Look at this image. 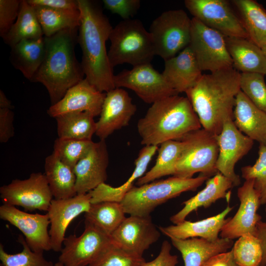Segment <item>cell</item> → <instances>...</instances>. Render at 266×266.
<instances>
[{"label":"cell","mask_w":266,"mask_h":266,"mask_svg":"<svg viewBox=\"0 0 266 266\" xmlns=\"http://www.w3.org/2000/svg\"><path fill=\"white\" fill-rule=\"evenodd\" d=\"M164 61L162 73L178 94L185 93L194 86L203 74L189 46L174 57Z\"/></svg>","instance_id":"22"},{"label":"cell","mask_w":266,"mask_h":266,"mask_svg":"<svg viewBox=\"0 0 266 266\" xmlns=\"http://www.w3.org/2000/svg\"><path fill=\"white\" fill-rule=\"evenodd\" d=\"M21 0H0V35L8 33L19 14Z\"/></svg>","instance_id":"43"},{"label":"cell","mask_w":266,"mask_h":266,"mask_svg":"<svg viewBox=\"0 0 266 266\" xmlns=\"http://www.w3.org/2000/svg\"><path fill=\"white\" fill-rule=\"evenodd\" d=\"M192 19L183 9L166 11L155 18L149 31L155 55L164 60L172 58L189 46Z\"/></svg>","instance_id":"8"},{"label":"cell","mask_w":266,"mask_h":266,"mask_svg":"<svg viewBox=\"0 0 266 266\" xmlns=\"http://www.w3.org/2000/svg\"><path fill=\"white\" fill-rule=\"evenodd\" d=\"M54 266H64V265L59 261L54 264Z\"/></svg>","instance_id":"52"},{"label":"cell","mask_w":266,"mask_h":266,"mask_svg":"<svg viewBox=\"0 0 266 266\" xmlns=\"http://www.w3.org/2000/svg\"><path fill=\"white\" fill-rule=\"evenodd\" d=\"M240 77V73L233 67L203 74L185 92L203 129L218 135L224 121L233 120Z\"/></svg>","instance_id":"2"},{"label":"cell","mask_w":266,"mask_h":266,"mask_svg":"<svg viewBox=\"0 0 266 266\" xmlns=\"http://www.w3.org/2000/svg\"><path fill=\"white\" fill-rule=\"evenodd\" d=\"M94 142L71 138H57L53 153L63 162L74 168L89 152Z\"/></svg>","instance_id":"38"},{"label":"cell","mask_w":266,"mask_h":266,"mask_svg":"<svg viewBox=\"0 0 266 266\" xmlns=\"http://www.w3.org/2000/svg\"><path fill=\"white\" fill-rule=\"evenodd\" d=\"M44 174L54 199H66L77 195L73 169L53 153L45 159Z\"/></svg>","instance_id":"29"},{"label":"cell","mask_w":266,"mask_h":266,"mask_svg":"<svg viewBox=\"0 0 266 266\" xmlns=\"http://www.w3.org/2000/svg\"><path fill=\"white\" fill-rule=\"evenodd\" d=\"M158 146H144L134 162L135 167L129 178L122 185L114 187L103 183L89 193L91 203L104 201L120 202L126 194L134 186V183L145 173L148 166L155 154Z\"/></svg>","instance_id":"27"},{"label":"cell","mask_w":266,"mask_h":266,"mask_svg":"<svg viewBox=\"0 0 266 266\" xmlns=\"http://www.w3.org/2000/svg\"><path fill=\"white\" fill-rule=\"evenodd\" d=\"M115 88L133 91L144 102L152 104L167 97L178 94L169 85L162 73L151 65H141L131 69H124L114 75Z\"/></svg>","instance_id":"12"},{"label":"cell","mask_w":266,"mask_h":266,"mask_svg":"<svg viewBox=\"0 0 266 266\" xmlns=\"http://www.w3.org/2000/svg\"><path fill=\"white\" fill-rule=\"evenodd\" d=\"M78 29H66L45 37L43 61L31 81L46 88L51 105L60 101L67 90L84 79L81 63L75 56L74 47Z\"/></svg>","instance_id":"3"},{"label":"cell","mask_w":266,"mask_h":266,"mask_svg":"<svg viewBox=\"0 0 266 266\" xmlns=\"http://www.w3.org/2000/svg\"><path fill=\"white\" fill-rule=\"evenodd\" d=\"M219 155L216 169L230 179L234 186L241 183L240 178L234 171L237 162L252 149L254 140L244 134L235 126L233 120H226L220 133L217 135Z\"/></svg>","instance_id":"14"},{"label":"cell","mask_w":266,"mask_h":266,"mask_svg":"<svg viewBox=\"0 0 266 266\" xmlns=\"http://www.w3.org/2000/svg\"><path fill=\"white\" fill-rule=\"evenodd\" d=\"M234 187L232 181L218 172L206 181L205 187L195 196L182 202L183 208L171 216L170 221L177 225L185 220L186 217L199 207H209L221 199H225L228 202L231 198L230 189Z\"/></svg>","instance_id":"24"},{"label":"cell","mask_w":266,"mask_h":266,"mask_svg":"<svg viewBox=\"0 0 266 266\" xmlns=\"http://www.w3.org/2000/svg\"><path fill=\"white\" fill-rule=\"evenodd\" d=\"M0 218L23 233L26 243L33 251L43 252L52 250L48 231L50 223L47 213H28L16 206L3 204L0 206Z\"/></svg>","instance_id":"16"},{"label":"cell","mask_w":266,"mask_h":266,"mask_svg":"<svg viewBox=\"0 0 266 266\" xmlns=\"http://www.w3.org/2000/svg\"><path fill=\"white\" fill-rule=\"evenodd\" d=\"M43 35L34 7L22 0L15 22L2 38L4 42L11 47L22 40L37 39Z\"/></svg>","instance_id":"33"},{"label":"cell","mask_w":266,"mask_h":266,"mask_svg":"<svg viewBox=\"0 0 266 266\" xmlns=\"http://www.w3.org/2000/svg\"><path fill=\"white\" fill-rule=\"evenodd\" d=\"M261 49L266 59V45L263 46Z\"/></svg>","instance_id":"51"},{"label":"cell","mask_w":266,"mask_h":266,"mask_svg":"<svg viewBox=\"0 0 266 266\" xmlns=\"http://www.w3.org/2000/svg\"><path fill=\"white\" fill-rule=\"evenodd\" d=\"M265 212H266V204H265Z\"/></svg>","instance_id":"53"},{"label":"cell","mask_w":266,"mask_h":266,"mask_svg":"<svg viewBox=\"0 0 266 266\" xmlns=\"http://www.w3.org/2000/svg\"><path fill=\"white\" fill-rule=\"evenodd\" d=\"M234 261L239 266H259L262 260L261 242L256 236L246 234L238 238L232 247Z\"/></svg>","instance_id":"37"},{"label":"cell","mask_w":266,"mask_h":266,"mask_svg":"<svg viewBox=\"0 0 266 266\" xmlns=\"http://www.w3.org/2000/svg\"><path fill=\"white\" fill-rule=\"evenodd\" d=\"M209 177L200 174L197 177L183 178L173 176L133 186L120 202L125 214L149 216L158 206L187 191H196Z\"/></svg>","instance_id":"5"},{"label":"cell","mask_w":266,"mask_h":266,"mask_svg":"<svg viewBox=\"0 0 266 266\" xmlns=\"http://www.w3.org/2000/svg\"><path fill=\"white\" fill-rule=\"evenodd\" d=\"M170 238L172 244L181 254L184 266H201L210 258L227 252L233 245V240L221 237L213 241L198 237Z\"/></svg>","instance_id":"26"},{"label":"cell","mask_w":266,"mask_h":266,"mask_svg":"<svg viewBox=\"0 0 266 266\" xmlns=\"http://www.w3.org/2000/svg\"><path fill=\"white\" fill-rule=\"evenodd\" d=\"M14 113L10 109L0 108V142H7L14 134Z\"/></svg>","instance_id":"46"},{"label":"cell","mask_w":266,"mask_h":266,"mask_svg":"<svg viewBox=\"0 0 266 266\" xmlns=\"http://www.w3.org/2000/svg\"><path fill=\"white\" fill-rule=\"evenodd\" d=\"M161 232L153 223L150 216L130 215L126 217L111 235L117 247L138 256L158 241Z\"/></svg>","instance_id":"17"},{"label":"cell","mask_w":266,"mask_h":266,"mask_svg":"<svg viewBox=\"0 0 266 266\" xmlns=\"http://www.w3.org/2000/svg\"><path fill=\"white\" fill-rule=\"evenodd\" d=\"M201 266H239L234 261L232 249L210 258Z\"/></svg>","instance_id":"48"},{"label":"cell","mask_w":266,"mask_h":266,"mask_svg":"<svg viewBox=\"0 0 266 266\" xmlns=\"http://www.w3.org/2000/svg\"><path fill=\"white\" fill-rule=\"evenodd\" d=\"M108 56L111 66L150 64L155 50L150 33L138 19L123 20L113 28Z\"/></svg>","instance_id":"6"},{"label":"cell","mask_w":266,"mask_h":266,"mask_svg":"<svg viewBox=\"0 0 266 266\" xmlns=\"http://www.w3.org/2000/svg\"><path fill=\"white\" fill-rule=\"evenodd\" d=\"M182 149L173 176L192 178L197 172L210 177L216 174L219 155L217 135L202 128L191 132L181 139Z\"/></svg>","instance_id":"7"},{"label":"cell","mask_w":266,"mask_h":266,"mask_svg":"<svg viewBox=\"0 0 266 266\" xmlns=\"http://www.w3.org/2000/svg\"><path fill=\"white\" fill-rule=\"evenodd\" d=\"M239 207L233 217L223 226L221 238L233 240L246 234L256 236V227L262 217L257 213L261 205L259 196L254 188L252 179L246 180L237 191Z\"/></svg>","instance_id":"15"},{"label":"cell","mask_w":266,"mask_h":266,"mask_svg":"<svg viewBox=\"0 0 266 266\" xmlns=\"http://www.w3.org/2000/svg\"><path fill=\"white\" fill-rule=\"evenodd\" d=\"M233 208V207L228 205L222 212L215 216L196 222L185 220L177 225L160 227L159 230L169 238L186 239L200 237L209 241H215L219 238V233L230 219V217L226 219V216Z\"/></svg>","instance_id":"23"},{"label":"cell","mask_w":266,"mask_h":266,"mask_svg":"<svg viewBox=\"0 0 266 266\" xmlns=\"http://www.w3.org/2000/svg\"><path fill=\"white\" fill-rule=\"evenodd\" d=\"M18 241L22 244L23 250L14 254L7 253L0 243V260L3 266H54L52 262L44 258L43 252L33 251L22 235H19Z\"/></svg>","instance_id":"39"},{"label":"cell","mask_w":266,"mask_h":266,"mask_svg":"<svg viewBox=\"0 0 266 266\" xmlns=\"http://www.w3.org/2000/svg\"><path fill=\"white\" fill-rule=\"evenodd\" d=\"M11 48L10 59L12 64L31 81L44 59V36L22 40Z\"/></svg>","instance_id":"30"},{"label":"cell","mask_w":266,"mask_h":266,"mask_svg":"<svg viewBox=\"0 0 266 266\" xmlns=\"http://www.w3.org/2000/svg\"><path fill=\"white\" fill-rule=\"evenodd\" d=\"M232 2L248 37L262 48L266 45V10L254 0H233Z\"/></svg>","instance_id":"31"},{"label":"cell","mask_w":266,"mask_h":266,"mask_svg":"<svg viewBox=\"0 0 266 266\" xmlns=\"http://www.w3.org/2000/svg\"><path fill=\"white\" fill-rule=\"evenodd\" d=\"M137 108L128 93L122 88H115L106 93L96 122V135L105 140L115 131L128 126Z\"/></svg>","instance_id":"18"},{"label":"cell","mask_w":266,"mask_h":266,"mask_svg":"<svg viewBox=\"0 0 266 266\" xmlns=\"http://www.w3.org/2000/svg\"><path fill=\"white\" fill-rule=\"evenodd\" d=\"M13 106L11 102L9 100L4 92L0 90V108L2 109H12Z\"/></svg>","instance_id":"50"},{"label":"cell","mask_w":266,"mask_h":266,"mask_svg":"<svg viewBox=\"0 0 266 266\" xmlns=\"http://www.w3.org/2000/svg\"><path fill=\"white\" fill-rule=\"evenodd\" d=\"M259 157L252 166L241 168V176L245 180L252 179L254 188L258 193L261 205L266 204V145L260 144Z\"/></svg>","instance_id":"41"},{"label":"cell","mask_w":266,"mask_h":266,"mask_svg":"<svg viewBox=\"0 0 266 266\" xmlns=\"http://www.w3.org/2000/svg\"><path fill=\"white\" fill-rule=\"evenodd\" d=\"M77 1L80 13L77 41L82 52L81 64L85 78L97 90L106 93L115 88L113 68L106 48L113 28L95 2Z\"/></svg>","instance_id":"1"},{"label":"cell","mask_w":266,"mask_h":266,"mask_svg":"<svg viewBox=\"0 0 266 266\" xmlns=\"http://www.w3.org/2000/svg\"><path fill=\"white\" fill-rule=\"evenodd\" d=\"M0 266H3L1 264H0Z\"/></svg>","instance_id":"54"},{"label":"cell","mask_w":266,"mask_h":266,"mask_svg":"<svg viewBox=\"0 0 266 266\" xmlns=\"http://www.w3.org/2000/svg\"><path fill=\"white\" fill-rule=\"evenodd\" d=\"M189 46L202 71L212 72L233 67L225 36L193 17Z\"/></svg>","instance_id":"9"},{"label":"cell","mask_w":266,"mask_h":266,"mask_svg":"<svg viewBox=\"0 0 266 266\" xmlns=\"http://www.w3.org/2000/svg\"><path fill=\"white\" fill-rule=\"evenodd\" d=\"M106 93L101 92L85 78L69 88L64 97L51 105L47 114L51 117L72 112H88L94 117L100 115Z\"/></svg>","instance_id":"20"},{"label":"cell","mask_w":266,"mask_h":266,"mask_svg":"<svg viewBox=\"0 0 266 266\" xmlns=\"http://www.w3.org/2000/svg\"><path fill=\"white\" fill-rule=\"evenodd\" d=\"M84 217L85 224L110 236L126 218L121 203L112 201L91 203Z\"/></svg>","instance_id":"32"},{"label":"cell","mask_w":266,"mask_h":266,"mask_svg":"<svg viewBox=\"0 0 266 266\" xmlns=\"http://www.w3.org/2000/svg\"><path fill=\"white\" fill-rule=\"evenodd\" d=\"M171 245L167 240L163 242L160 251L157 257L151 261H146L139 266H176L178 257L170 253Z\"/></svg>","instance_id":"45"},{"label":"cell","mask_w":266,"mask_h":266,"mask_svg":"<svg viewBox=\"0 0 266 266\" xmlns=\"http://www.w3.org/2000/svg\"><path fill=\"white\" fill-rule=\"evenodd\" d=\"M186 8L195 18L225 37L248 39L236 12L226 0H185Z\"/></svg>","instance_id":"11"},{"label":"cell","mask_w":266,"mask_h":266,"mask_svg":"<svg viewBox=\"0 0 266 266\" xmlns=\"http://www.w3.org/2000/svg\"><path fill=\"white\" fill-rule=\"evenodd\" d=\"M109 155L105 140L94 142L87 154L73 168L77 194H86L105 183Z\"/></svg>","instance_id":"21"},{"label":"cell","mask_w":266,"mask_h":266,"mask_svg":"<svg viewBox=\"0 0 266 266\" xmlns=\"http://www.w3.org/2000/svg\"><path fill=\"white\" fill-rule=\"evenodd\" d=\"M104 8L124 20L131 19L140 7L139 0H103Z\"/></svg>","instance_id":"44"},{"label":"cell","mask_w":266,"mask_h":266,"mask_svg":"<svg viewBox=\"0 0 266 266\" xmlns=\"http://www.w3.org/2000/svg\"><path fill=\"white\" fill-rule=\"evenodd\" d=\"M201 127L188 98L178 95L152 103L137 124L141 143L145 146H158L168 140H180Z\"/></svg>","instance_id":"4"},{"label":"cell","mask_w":266,"mask_h":266,"mask_svg":"<svg viewBox=\"0 0 266 266\" xmlns=\"http://www.w3.org/2000/svg\"><path fill=\"white\" fill-rule=\"evenodd\" d=\"M59 138L92 141L97 125L94 117L85 112H72L55 118Z\"/></svg>","instance_id":"34"},{"label":"cell","mask_w":266,"mask_h":266,"mask_svg":"<svg viewBox=\"0 0 266 266\" xmlns=\"http://www.w3.org/2000/svg\"><path fill=\"white\" fill-rule=\"evenodd\" d=\"M0 196L3 204L21 206L27 211H47L53 197L45 175L41 172L1 186Z\"/></svg>","instance_id":"10"},{"label":"cell","mask_w":266,"mask_h":266,"mask_svg":"<svg viewBox=\"0 0 266 266\" xmlns=\"http://www.w3.org/2000/svg\"><path fill=\"white\" fill-rule=\"evenodd\" d=\"M59 261L64 266H88L114 245L109 236L85 224L83 233L66 237Z\"/></svg>","instance_id":"13"},{"label":"cell","mask_w":266,"mask_h":266,"mask_svg":"<svg viewBox=\"0 0 266 266\" xmlns=\"http://www.w3.org/2000/svg\"><path fill=\"white\" fill-rule=\"evenodd\" d=\"M233 67L237 71L266 75V59L262 49L248 39L225 37Z\"/></svg>","instance_id":"28"},{"label":"cell","mask_w":266,"mask_h":266,"mask_svg":"<svg viewBox=\"0 0 266 266\" xmlns=\"http://www.w3.org/2000/svg\"><path fill=\"white\" fill-rule=\"evenodd\" d=\"M264 76L259 73H240V88L258 108L266 113V84Z\"/></svg>","instance_id":"40"},{"label":"cell","mask_w":266,"mask_h":266,"mask_svg":"<svg viewBox=\"0 0 266 266\" xmlns=\"http://www.w3.org/2000/svg\"><path fill=\"white\" fill-rule=\"evenodd\" d=\"M45 37H50L66 29H78L79 10L57 9L33 6Z\"/></svg>","instance_id":"35"},{"label":"cell","mask_w":266,"mask_h":266,"mask_svg":"<svg viewBox=\"0 0 266 266\" xmlns=\"http://www.w3.org/2000/svg\"><path fill=\"white\" fill-rule=\"evenodd\" d=\"M145 262L142 256L129 253L114 244L88 266H139Z\"/></svg>","instance_id":"42"},{"label":"cell","mask_w":266,"mask_h":266,"mask_svg":"<svg viewBox=\"0 0 266 266\" xmlns=\"http://www.w3.org/2000/svg\"><path fill=\"white\" fill-rule=\"evenodd\" d=\"M256 236L260 240L263 251L262 260L259 266H266V222L261 220L258 223Z\"/></svg>","instance_id":"49"},{"label":"cell","mask_w":266,"mask_h":266,"mask_svg":"<svg viewBox=\"0 0 266 266\" xmlns=\"http://www.w3.org/2000/svg\"><path fill=\"white\" fill-rule=\"evenodd\" d=\"M89 193L77 194L66 199H53L47 212L50 229L49 231L52 250L61 252L65 238L66 230L70 222L91 206Z\"/></svg>","instance_id":"19"},{"label":"cell","mask_w":266,"mask_h":266,"mask_svg":"<svg viewBox=\"0 0 266 266\" xmlns=\"http://www.w3.org/2000/svg\"><path fill=\"white\" fill-rule=\"evenodd\" d=\"M180 140H168L160 145L154 166L136 182L137 186L154 181L162 177L174 175L175 165L182 149Z\"/></svg>","instance_id":"36"},{"label":"cell","mask_w":266,"mask_h":266,"mask_svg":"<svg viewBox=\"0 0 266 266\" xmlns=\"http://www.w3.org/2000/svg\"><path fill=\"white\" fill-rule=\"evenodd\" d=\"M233 122L245 135L266 145V113L258 108L241 90L236 97Z\"/></svg>","instance_id":"25"},{"label":"cell","mask_w":266,"mask_h":266,"mask_svg":"<svg viewBox=\"0 0 266 266\" xmlns=\"http://www.w3.org/2000/svg\"><path fill=\"white\" fill-rule=\"evenodd\" d=\"M27 1L33 6H41L57 9H79L77 0H27Z\"/></svg>","instance_id":"47"}]
</instances>
